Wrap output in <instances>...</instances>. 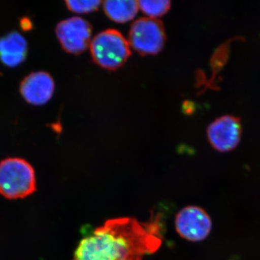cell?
Segmentation results:
<instances>
[{
    "label": "cell",
    "mask_w": 260,
    "mask_h": 260,
    "mask_svg": "<svg viewBox=\"0 0 260 260\" xmlns=\"http://www.w3.org/2000/svg\"><path fill=\"white\" fill-rule=\"evenodd\" d=\"M162 237L158 216L148 222L110 219L82 239L73 260H143L160 247Z\"/></svg>",
    "instance_id": "cell-1"
},
{
    "label": "cell",
    "mask_w": 260,
    "mask_h": 260,
    "mask_svg": "<svg viewBox=\"0 0 260 260\" xmlns=\"http://www.w3.org/2000/svg\"><path fill=\"white\" fill-rule=\"evenodd\" d=\"M37 189L35 172L24 159L8 158L0 162V194L8 199L25 198Z\"/></svg>",
    "instance_id": "cell-2"
},
{
    "label": "cell",
    "mask_w": 260,
    "mask_h": 260,
    "mask_svg": "<svg viewBox=\"0 0 260 260\" xmlns=\"http://www.w3.org/2000/svg\"><path fill=\"white\" fill-rule=\"evenodd\" d=\"M90 49L93 61L109 70L119 69L131 55L129 42L114 29L97 34L90 42Z\"/></svg>",
    "instance_id": "cell-3"
},
{
    "label": "cell",
    "mask_w": 260,
    "mask_h": 260,
    "mask_svg": "<svg viewBox=\"0 0 260 260\" xmlns=\"http://www.w3.org/2000/svg\"><path fill=\"white\" fill-rule=\"evenodd\" d=\"M166 40L164 24L157 19H138L130 27L128 42L142 55L158 54L165 45Z\"/></svg>",
    "instance_id": "cell-4"
},
{
    "label": "cell",
    "mask_w": 260,
    "mask_h": 260,
    "mask_svg": "<svg viewBox=\"0 0 260 260\" xmlns=\"http://www.w3.org/2000/svg\"><path fill=\"white\" fill-rule=\"evenodd\" d=\"M55 32L61 47L70 54L78 55L90 47L91 25L79 17L61 20L56 25Z\"/></svg>",
    "instance_id": "cell-5"
},
{
    "label": "cell",
    "mask_w": 260,
    "mask_h": 260,
    "mask_svg": "<svg viewBox=\"0 0 260 260\" xmlns=\"http://www.w3.org/2000/svg\"><path fill=\"white\" fill-rule=\"evenodd\" d=\"M175 227L178 234L183 239L189 242H202L211 232V218L203 208L187 206L178 213Z\"/></svg>",
    "instance_id": "cell-6"
},
{
    "label": "cell",
    "mask_w": 260,
    "mask_h": 260,
    "mask_svg": "<svg viewBox=\"0 0 260 260\" xmlns=\"http://www.w3.org/2000/svg\"><path fill=\"white\" fill-rule=\"evenodd\" d=\"M207 133L210 145L217 151H232L242 139V120L235 116H220L209 124Z\"/></svg>",
    "instance_id": "cell-7"
},
{
    "label": "cell",
    "mask_w": 260,
    "mask_h": 260,
    "mask_svg": "<svg viewBox=\"0 0 260 260\" xmlns=\"http://www.w3.org/2000/svg\"><path fill=\"white\" fill-rule=\"evenodd\" d=\"M55 83L52 76L45 71L30 73L20 84V93L24 100L34 106L47 104L54 94Z\"/></svg>",
    "instance_id": "cell-8"
},
{
    "label": "cell",
    "mask_w": 260,
    "mask_h": 260,
    "mask_svg": "<svg viewBox=\"0 0 260 260\" xmlns=\"http://www.w3.org/2000/svg\"><path fill=\"white\" fill-rule=\"evenodd\" d=\"M28 44L18 31H11L0 38V61L8 68H16L26 59Z\"/></svg>",
    "instance_id": "cell-9"
},
{
    "label": "cell",
    "mask_w": 260,
    "mask_h": 260,
    "mask_svg": "<svg viewBox=\"0 0 260 260\" xmlns=\"http://www.w3.org/2000/svg\"><path fill=\"white\" fill-rule=\"evenodd\" d=\"M138 3L133 0H114L105 1L104 9L106 15L116 23H124L136 16Z\"/></svg>",
    "instance_id": "cell-10"
},
{
    "label": "cell",
    "mask_w": 260,
    "mask_h": 260,
    "mask_svg": "<svg viewBox=\"0 0 260 260\" xmlns=\"http://www.w3.org/2000/svg\"><path fill=\"white\" fill-rule=\"evenodd\" d=\"M138 7L143 13L149 18H155L161 17L168 13L171 8V2L168 0L148 1L140 0L138 2Z\"/></svg>",
    "instance_id": "cell-11"
},
{
    "label": "cell",
    "mask_w": 260,
    "mask_h": 260,
    "mask_svg": "<svg viewBox=\"0 0 260 260\" xmlns=\"http://www.w3.org/2000/svg\"><path fill=\"white\" fill-rule=\"evenodd\" d=\"M102 2L97 0H81V1H66L65 4L70 11L79 14L92 13L99 8Z\"/></svg>",
    "instance_id": "cell-12"
},
{
    "label": "cell",
    "mask_w": 260,
    "mask_h": 260,
    "mask_svg": "<svg viewBox=\"0 0 260 260\" xmlns=\"http://www.w3.org/2000/svg\"><path fill=\"white\" fill-rule=\"evenodd\" d=\"M20 25L25 31H28V30H31L34 28L32 22L28 17H23L21 18V20H20Z\"/></svg>",
    "instance_id": "cell-13"
}]
</instances>
